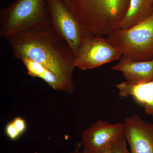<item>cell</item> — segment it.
<instances>
[{"label": "cell", "mask_w": 153, "mask_h": 153, "mask_svg": "<svg viewBox=\"0 0 153 153\" xmlns=\"http://www.w3.org/2000/svg\"><path fill=\"white\" fill-rule=\"evenodd\" d=\"M69 153H75V152H74H74H71Z\"/></svg>", "instance_id": "cell-19"}, {"label": "cell", "mask_w": 153, "mask_h": 153, "mask_svg": "<svg viewBox=\"0 0 153 153\" xmlns=\"http://www.w3.org/2000/svg\"><path fill=\"white\" fill-rule=\"evenodd\" d=\"M122 55L134 61L153 59V12L147 19L127 29L118 28L106 37Z\"/></svg>", "instance_id": "cell-4"}, {"label": "cell", "mask_w": 153, "mask_h": 153, "mask_svg": "<svg viewBox=\"0 0 153 153\" xmlns=\"http://www.w3.org/2000/svg\"><path fill=\"white\" fill-rule=\"evenodd\" d=\"M12 122L20 133L23 134L25 131L26 129V124L23 119L20 117H16Z\"/></svg>", "instance_id": "cell-15"}, {"label": "cell", "mask_w": 153, "mask_h": 153, "mask_svg": "<svg viewBox=\"0 0 153 153\" xmlns=\"http://www.w3.org/2000/svg\"><path fill=\"white\" fill-rule=\"evenodd\" d=\"M8 41L15 59L28 58L40 63L74 91L75 56L52 27L23 31Z\"/></svg>", "instance_id": "cell-1"}, {"label": "cell", "mask_w": 153, "mask_h": 153, "mask_svg": "<svg viewBox=\"0 0 153 153\" xmlns=\"http://www.w3.org/2000/svg\"><path fill=\"white\" fill-rule=\"evenodd\" d=\"M111 70L120 71L126 82L137 85L153 80V59L148 61H134L122 55Z\"/></svg>", "instance_id": "cell-9"}, {"label": "cell", "mask_w": 153, "mask_h": 153, "mask_svg": "<svg viewBox=\"0 0 153 153\" xmlns=\"http://www.w3.org/2000/svg\"><path fill=\"white\" fill-rule=\"evenodd\" d=\"M118 49L102 36H94L82 44L75 57L74 66L82 70L92 69L120 59Z\"/></svg>", "instance_id": "cell-6"}, {"label": "cell", "mask_w": 153, "mask_h": 153, "mask_svg": "<svg viewBox=\"0 0 153 153\" xmlns=\"http://www.w3.org/2000/svg\"><path fill=\"white\" fill-rule=\"evenodd\" d=\"M123 134V123L99 120L82 132L81 143L89 153H103L111 150Z\"/></svg>", "instance_id": "cell-7"}, {"label": "cell", "mask_w": 153, "mask_h": 153, "mask_svg": "<svg viewBox=\"0 0 153 153\" xmlns=\"http://www.w3.org/2000/svg\"><path fill=\"white\" fill-rule=\"evenodd\" d=\"M47 3L52 27L67 43L76 57L82 44L94 35L60 0H47Z\"/></svg>", "instance_id": "cell-5"}, {"label": "cell", "mask_w": 153, "mask_h": 153, "mask_svg": "<svg viewBox=\"0 0 153 153\" xmlns=\"http://www.w3.org/2000/svg\"><path fill=\"white\" fill-rule=\"evenodd\" d=\"M82 146L81 143H77L76 145V146L75 148V150L76 152V153H82V151H80V149L81 146Z\"/></svg>", "instance_id": "cell-17"}, {"label": "cell", "mask_w": 153, "mask_h": 153, "mask_svg": "<svg viewBox=\"0 0 153 153\" xmlns=\"http://www.w3.org/2000/svg\"><path fill=\"white\" fill-rule=\"evenodd\" d=\"M124 135L131 153H153V123L134 114L123 121Z\"/></svg>", "instance_id": "cell-8"}, {"label": "cell", "mask_w": 153, "mask_h": 153, "mask_svg": "<svg viewBox=\"0 0 153 153\" xmlns=\"http://www.w3.org/2000/svg\"><path fill=\"white\" fill-rule=\"evenodd\" d=\"M82 153H89V152H88L87 151H86V150H85V149H82ZM103 153H112V152H111V150L107 151V152H104Z\"/></svg>", "instance_id": "cell-18"}, {"label": "cell", "mask_w": 153, "mask_h": 153, "mask_svg": "<svg viewBox=\"0 0 153 153\" xmlns=\"http://www.w3.org/2000/svg\"><path fill=\"white\" fill-rule=\"evenodd\" d=\"M68 8L71 10V0H60Z\"/></svg>", "instance_id": "cell-16"}, {"label": "cell", "mask_w": 153, "mask_h": 153, "mask_svg": "<svg viewBox=\"0 0 153 153\" xmlns=\"http://www.w3.org/2000/svg\"><path fill=\"white\" fill-rule=\"evenodd\" d=\"M130 0H71L74 16L94 36L109 35L119 28Z\"/></svg>", "instance_id": "cell-2"}, {"label": "cell", "mask_w": 153, "mask_h": 153, "mask_svg": "<svg viewBox=\"0 0 153 153\" xmlns=\"http://www.w3.org/2000/svg\"><path fill=\"white\" fill-rule=\"evenodd\" d=\"M115 87L120 96L132 97L144 108L146 114L153 117V80L137 85H132L125 81L117 84Z\"/></svg>", "instance_id": "cell-10"}, {"label": "cell", "mask_w": 153, "mask_h": 153, "mask_svg": "<svg viewBox=\"0 0 153 153\" xmlns=\"http://www.w3.org/2000/svg\"><path fill=\"white\" fill-rule=\"evenodd\" d=\"M47 0H16L0 10V38L8 40L30 30L52 27Z\"/></svg>", "instance_id": "cell-3"}, {"label": "cell", "mask_w": 153, "mask_h": 153, "mask_svg": "<svg viewBox=\"0 0 153 153\" xmlns=\"http://www.w3.org/2000/svg\"><path fill=\"white\" fill-rule=\"evenodd\" d=\"M6 134L9 138L15 140L19 137L22 134L14 125L13 122L8 124L6 127Z\"/></svg>", "instance_id": "cell-14"}, {"label": "cell", "mask_w": 153, "mask_h": 153, "mask_svg": "<svg viewBox=\"0 0 153 153\" xmlns=\"http://www.w3.org/2000/svg\"><path fill=\"white\" fill-rule=\"evenodd\" d=\"M153 12V0H130L126 14L119 28L127 29L142 22Z\"/></svg>", "instance_id": "cell-12"}, {"label": "cell", "mask_w": 153, "mask_h": 153, "mask_svg": "<svg viewBox=\"0 0 153 153\" xmlns=\"http://www.w3.org/2000/svg\"><path fill=\"white\" fill-rule=\"evenodd\" d=\"M112 153H131L128 151L124 134L119 138L111 149Z\"/></svg>", "instance_id": "cell-13"}, {"label": "cell", "mask_w": 153, "mask_h": 153, "mask_svg": "<svg viewBox=\"0 0 153 153\" xmlns=\"http://www.w3.org/2000/svg\"><path fill=\"white\" fill-rule=\"evenodd\" d=\"M24 65L30 76L41 78L55 90L69 94H72L74 92V91L63 80L40 63L30 59H27L24 62Z\"/></svg>", "instance_id": "cell-11"}]
</instances>
